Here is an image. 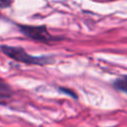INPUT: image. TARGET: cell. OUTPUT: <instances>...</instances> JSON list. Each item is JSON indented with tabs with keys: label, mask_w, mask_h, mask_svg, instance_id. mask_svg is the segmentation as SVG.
I'll list each match as a JSON object with an SVG mask.
<instances>
[{
	"label": "cell",
	"mask_w": 127,
	"mask_h": 127,
	"mask_svg": "<svg viewBox=\"0 0 127 127\" xmlns=\"http://www.w3.org/2000/svg\"><path fill=\"white\" fill-rule=\"evenodd\" d=\"M14 0H0V9L10 8L13 4Z\"/></svg>",
	"instance_id": "5b68a950"
},
{
	"label": "cell",
	"mask_w": 127,
	"mask_h": 127,
	"mask_svg": "<svg viewBox=\"0 0 127 127\" xmlns=\"http://www.w3.org/2000/svg\"><path fill=\"white\" fill-rule=\"evenodd\" d=\"M114 86L119 90L127 92V76H123V77L117 79L114 82Z\"/></svg>",
	"instance_id": "277c9868"
},
{
	"label": "cell",
	"mask_w": 127,
	"mask_h": 127,
	"mask_svg": "<svg viewBox=\"0 0 127 127\" xmlns=\"http://www.w3.org/2000/svg\"><path fill=\"white\" fill-rule=\"evenodd\" d=\"M14 95V90L9 83L0 77V104H7Z\"/></svg>",
	"instance_id": "3957f363"
},
{
	"label": "cell",
	"mask_w": 127,
	"mask_h": 127,
	"mask_svg": "<svg viewBox=\"0 0 127 127\" xmlns=\"http://www.w3.org/2000/svg\"><path fill=\"white\" fill-rule=\"evenodd\" d=\"M59 89H60L62 92H64V93H67L69 96H72V97H75V98H76V95H75V93H74L72 90L66 89L65 87H59Z\"/></svg>",
	"instance_id": "8992f818"
},
{
	"label": "cell",
	"mask_w": 127,
	"mask_h": 127,
	"mask_svg": "<svg viewBox=\"0 0 127 127\" xmlns=\"http://www.w3.org/2000/svg\"><path fill=\"white\" fill-rule=\"evenodd\" d=\"M0 51L7 56L9 59L17 62L22 63L28 65H39L44 66L48 64H52L55 63V58L52 56H33L28 54L23 48L15 47V46H8V45H1Z\"/></svg>",
	"instance_id": "6da1fadb"
},
{
	"label": "cell",
	"mask_w": 127,
	"mask_h": 127,
	"mask_svg": "<svg viewBox=\"0 0 127 127\" xmlns=\"http://www.w3.org/2000/svg\"><path fill=\"white\" fill-rule=\"evenodd\" d=\"M17 27L19 31L27 38L42 43V44H51L54 42L61 41L63 38L62 37H57L52 35L48 29L47 26L42 25V26H30V25H25V24H17Z\"/></svg>",
	"instance_id": "7a4b0ae2"
}]
</instances>
